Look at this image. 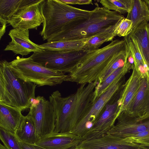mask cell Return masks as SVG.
<instances>
[{"instance_id":"1","label":"cell","mask_w":149,"mask_h":149,"mask_svg":"<svg viewBox=\"0 0 149 149\" xmlns=\"http://www.w3.org/2000/svg\"><path fill=\"white\" fill-rule=\"evenodd\" d=\"M97 83L81 84L74 93L62 97L58 90L49 97L56 116L54 132H71L92 103L94 91Z\"/></svg>"},{"instance_id":"2","label":"cell","mask_w":149,"mask_h":149,"mask_svg":"<svg viewBox=\"0 0 149 149\" xmlns=\"http://www.w3.org/2000/svg\"><path fill=\"white\" fill-rule=\"evenodd\" d=\"M127 47L124 40L117 39L101 48L88 52L68 74V81L80 85L97 83L114 56Z\"/></svg>"},{"instance_id":"3","label":"cell","mask_w":149,"mask_h":149,"mask_svg":"<svg viewBox=\"0 0 149 149\" xmlns=\"http://www.w3.org/2000/svg\"><path fill=\"white\" fill-rule=\"evenodd\" d=\"M96 4L89 18L70 22L47 42L88 38L116 24L124 18L117 12L100 7L97 3Z\"/></svg>"},{"instance_id":"4","label":"cell","mask_w":149,"mask_h":149,"mask_svg":"<svg viewBox=\"0 0 149 149\" xmlns=\"http://www.w3.org/2000/svg\"><path fill=\"white\" fill-rule=\"evenodd\" d=\"M35 84L17 77L6 60L0 62V103L17 108L22 111L29 109L35 98Z\"/></svg>"},{"instance_id":"5","label":"cell","mask_w":149,"mask_h":149,"mask_svg":"<svg viewBox=\"0 0 149 149\" xmlns=\"http://www.w3.org/2000/svg\"><path fill=\"white\" fill-rule=\"evenodd\" d=\"M40 9L44 21L40 34L44 40L52 37L71 22L89 18L92 12V10L65 4L59 0H43L40 4Z\"/></svg>"},{"instance_id":"6","label":"cell","mask_w":149,"mask_h":149,"mask_svg":"<svg viewBox=\"0 0 149 149\" xmlns=\"http://www.w3.org/2000/svg\"><path fill=\"white\" fill-rule=\"evenodd\" d=\"M9 64L17 77L25 81L34 83L38 87L53 86L68 81V74L46 68L34 61L30 57H18Z\"/></svg>"},{"instance_id":"7","label":"cell","mask_w":149,"mask_h":149,"mask_svg":"<svg viewBox=\"0 0 149 149\" xmlns=\"http://www.w3.org/2000/svg\"><path fill=\"white\" fill-rule=\"evenodd\" d=\"M125 75L122 74L105 91L91 104L71 132L82 137L87 133L106 104L121 90L124 84Z\"/></svg>"},{"instance_id":"8","label":"cell","mask_w":149,"mask_h":149,"mask_svg":"<svg viewBox=\"0 0 149 149\" xmlns=\"http://www.w3.org/2000/svg\"><path fill=\"white\" fill-rule=\"evenodd\" d=\"M88 52L83 49L68 52L45 50L34 52L30 57L46 68L69 73Z\"/></svg>"},{"instance_id":"9","label":"cell","mask_w":149,"mask_h":149,"mask_svg":"<svg viewBox=\"0 0 149 149\" xmlns=\"http://www.w3.org/2000/svg\"><path fill=\"white\" fill-rule=\"evenodd\" d=\"M27 115L33 120L36 127L38 140L54 132L56 116L49 101L38 96L32 99Z\"/></svg>"},{"instance_id":"10","label":"cell","mask_w":149,"mask_h":149,"mask_svg":"<svg viewBox=\"0 0 149 149\" xmlns=\"http://www.w3.org/2000/svg\"><path fill=\"white\" fill-rule=\"evenodd\" d=\"M116 120V123L106 134L123 139L149 130V114L136 117L124 111L119 114Z\"/></svg>"},{"instance_id":"11","label":"cell","mask_w":149,"mask_h":149,"mask_svg":"<svg viewBox=\"0 0 149 149\" xmlns=\"http://www.w3.org/2000/svg\"><path fill=\"white\" fill-rule=\"evenodd\" d=\"M120 93L115 100L111 101L105 106L103 111L82 137L83 140L100 137L106 134L114 125L118 117L119 107L118 100Z\"/></svg>"},{"instance_id":"12","label":"cell","mask_w":149,"mask_h":149,"mask_svg":"<svg viewBox=\"0 0 149 149\" xmlns=\"http://www.w3.org/2000/svg\"><path fill=\"white\" fill-rule=\"evenodd\" d=\"M42 0L20 9L7 21L8 23L13 29H37L44 21L40 9Z\"/></svg>"},{"instance_id":"13","label":"cell","mask_w":149,"mask_h":149,"mask_svg":"<svg viewBox=\"0 0 149 149\" xmlns=\"http://www.w3.org/2000/svg\"><path fill=\"white\" fill-rule=\"evenodd\" d=\"M8 35L11 41L4 49L5 51H11L16 54L26 56L32 52L45 51L40 45L34 43L29 39V29H13L10 31Z\"/></svg>"},{"instance_id":"14","label":"cell","mask_w":149,"mask_h":149,"mask_svg":"<svg viewBox=\"0 0 149 149\" xmlns=\"http://www.w3.org/2000/svg\"><path fill=\"white\" fill-rule=\"evenodd\" d=\"M75 149H148L106 134L98 138L83 140Z\"/></svg>"},{"instance_id":"15","label":"cell","mask_w":149,"mask_h":149,"mask_svg":"<svg viewBox=\"0 0 149 149\" xmlns=\"http://www.w3.org/2000/svg\"><path fill=\"white\" fill-rule=\"evenodd\" d=\"M83 140L70 132H54L39 139L36 144L46 149H75Z\"/></svg>"},{"instance_id":"16","label":"cell","mask_w":149,"mask_h":149,"mask_svg":"<svg viewBox=\"0 0 149 149\" xmlns=\"http://www.w3.org/2000/svg\"><path fill=\"white\" fill-rule=\"evenodd\" d=\"M125 112L136 117L149 114V76L142 74L139 89Z\"/></svg>"},{"instance_id":"17","label":"cell","mask_w":149,"mask_h":149,"mask_svg":"<svg viewBox=\"0 0 149 149\" xmlns=\"http://www.w3.org/2000/svg\"><path fill=\"white\" fill-rule=\"evenodd\" d=\"M141 77V71L134 65L131 75L123 85L118 100L119 107L118 116L127 109L139 89Z\"/></svg>"},{"instance_id":"18","label":"cell","mask_w":149,"mask_h":149,"mask_svg":"<svg viewBox=\"0 0 149 149\" xmlns=\"http://www.w3.org/2000/svg\"><path fill=\"white\" fill-rule=\"evenodd\" d=\"M19 109L0 103V129L15 135L24 117Z\"/></svg>"},{"instance_id":"19","label":"cell","mask_w":149,"mask_h":149,"mask_svg":"<svg viewBox=\"0 0 149 149\" xmlns=\"http://www.w3.org/2000/svg\"><path fill=\"white\" fill-rule=\"evenodd\" d=\"M128 35L136 41L142 56L149 67V23H141Z\"/></svg>"},{"instance_id":"20","label":"cell","mask_w":149,"mask_h":149,"mask_svg":"<svg viewBox=\"0 0 149 149\" xmlns=\"http://www.w3.org/2000/svg\"><path fill=\"white\" fill-rule=\"evenodd\" d=\"M19 141L36 144L38 140L36 130L32 119L28 115L24 116L17 127L15 134Z\"/></svg>"},{"instance_id":"21","label":"cell","mask_w":149,"mask_h":149,"mask_svg":"<svg viewBox=\"0 0 149 149\" xmlns=\"http://www.w3.org/2000/svg\"><path fill=\"white\" fill-rule=\"evenodd\" d=\"M127 13L126 18L132 22V31L141 23L149 21V7L144 0H132V9Z\"/></svg>"},{"instance_id":"22","label":"cell","mask_w":149,"mask_h":149,"mask_svg":"<svg viewBox=\"0 0 149 149\" xmlns=\"http://www.w3.org/2000/svg\"><path fill=\"white\" fill-rule=\"evenodd\" d=\"M89 38L76 40L48 41L40 45L46 50L61 52L79 50L83 49Z\"/></svg>"},{"instance_id":"23","label":"cell","mask_w":149,"mask_h":149,"mask_svg":"<svg viewBox=\"0 0 149 149\" xmlns=\"http://www.w3.org/2000/svg\"><path fill=\"white\" fill-rule=\"evenodd\" d=\"M134 67L133 64L126 61L123 66L116 70L101 83L97 84L94 91L93 102L105 91L119 77L123 74H126Z\"/></svg>"},{"instance_id":"24","label":"cell","mask_w":149,"mask_h":149,"mask_svg":"<svg viewBox=\"0 0 149 149\" xmlns=\"http://www.w3.org/2000/svg\"><path fill=\"white\" fill-rule=\"evenodd\" d=\"M40 0H0V18L7 21L23 7L36 3Z\"/></svg>"},{"instance_id":"25","label":"cell","mask_w":149,"mask_h":149,"mask_svg":"<svg viewBox=\"0 0 149 149\" xmlns=\"http://www.w3.org/2000/svg\"><path fill=\"white\" fill-rule=\"evenodd\" d=\"M120 21L114 25L90 38L83 49L88 52L93 51L98 49L103 43L113 40L116 36L114 31Z\"/></svg>"},{"instance_id":"26","label":"cell","mask_w":149,"mask_h":149,"mask_svg":"<svg viewBox=\"0 0 149 149\" xmlns=\"http://www.w3.org/2000/svg\"><path fill=\"white\" fill-rule=\"evenodd\" d=\"M103 7L121 14L129 13L132 7V0H101Z\"/></svg>"},{"instance_id":"27","label":"cell","mask_w":149,"mask_h":149,"mask_svg":"<svg viewBox=\"0 0 149 149\" xmlns=\"http://www.w3.org/2000/svg\"><path fill=\"white\" fill-rule=\"evenodd\" d=\"M127 51V47L126 49L119 52L114 56L106 71L98 80L97 84L101 83L116 70L124 66L126 60Z\"/></svg>"},{"instance_id":"28","label":"cell","mask_w":149,"mask_h":149,"mask_svg":"<svg viewBox=\"0 0 149 149\" xmlns=\"http://www.w3.org/2000/svg\"><path fill=\"white\" fill-rule=\"evenodd\" d=\"M0 139L7 149H22L15 135L1 129Z\"/></svg>"},{"instance_id":"29","label":"cell","mask_w":149,"mask_h":149,"mask_svg":"<svg viewBox=\"0 0 149 149\" xmlns=\"http://www.w3.org/2000/svg\"><path fill=\"white\" fill-rule=\"evenodd\" d=\"M132 21L124 17L119 22L115 29L114 32L116 36L124 37L132 32Z\"/></svg>"},{"instance_id":"30","label":"cell","mask_w":149,"mask_h":149,"mask_svg":"<svg viewBox=\"0 0 149 149\" xmlns=\"http://www.w3.org/2000/svg\"><path fill=\"white\" fill-rule=\"evenodd\" d=\"M148 139H149V130L139 132L130 137L122 139L126 141L135 143L139 141Z\"/></svg>"},{"instance_id":"31","label":"cell","mask_w":149,"mask_h":149,"mask_svg":"<svg viewBox=\"0 0 149 149\" xmlns=\"http://www.w3.org/2000/svg\"><path fill=\"white\" fill-rule=\"evenodd\" d=\"M66 4L86 5L93 4L91 0H59Z\"/></svg>"},{"instance_id":"32","label":"cell","mask_w":149,"mask_h":149,"mask_svg":"<svg viewBox=\"0 0 149 149\" xmlns=\"http://www.w3.org/2000/svg\"><path fill=\"white\" fill-rule=\"evenodd\" d=\"M22 149H46L36 144L28 143L19 141Z\"/></svg>"},{"instance_id":"33","label":"cell","mask_w":149,"mask_h":149,"mask_svg":"<svg viewBox=\"0 0 149 149\" xmlns=\"http://www.w3.org/2000/svg\"><path fill=\"white\" fill-rule=\"evenodd\" d=\"M0 39L1 40L2 37L5 33L6 24L8 22L7 21L0 18Z\"/></svg>"},{"instance_id":"34","label":"cell","mask_w":149,"mask_h":149,"mask_svg":"<svg viewBox=\"0 0 149 149\" xmlns=\"http://www.w3.org/2000/svg\"><path fill=\"white\" fill-rule=\"evenodd\" d=\"M134 143L149 149V139L139 141Z\"/></svg>"},{"instance_id":"35","label":"cell","mask_w":149,"mask_h":149,"mask_svg":"<svg viewBox=\"0 0 149 149\" xmlns=\"http://www.w3.org/2000/svg\"><path fill=\"white\" fill-rule=\"evenodd\" d=\"M0 149H7V148L1 143H0Z\"/></svg>"},{"instance_id":"36","label":"cell","mask_w":149,"mask_h":149,"mask_svg":"<svg viewBox=\"0 0 149 149\" xmlns=\"http://www.w3.org/2000/svg\"><path fill=\"white\" fill-rule=\"evenodd\" d=\"M145 1L147 4L148 5L149 7V0H144Z\"/></svg>"}]
</instances>
